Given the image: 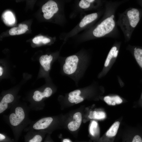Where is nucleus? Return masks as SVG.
<instances>
[{
	"label": "nucleus",
	"instance_id": "nucleus-14",
	"mask_svg": "<svg viewBox=\"0 0 142 142\" xmlns=\"http://www.w3.org/2000/svg\"><path fill=\"white\" fill-rule=\"evenodd\" d=\"M98 17V14L96 13H91L85 16L80 23L79 26L83 27L96 19Z\"/></svg>",
	"mask_w": 142,
	"mask_h": 142
},
{
	"label": "nucleus",
	"instance_id": "nucleus-10",
	"mask_svg": "<svg viewBox=\"0 0 142 142\" xmlns=\"http://www.w3.org/2000/svg\"><path fill=\"white\" fill-rule=\"evenodd\" d=\"M52 90L49 87L46 88L43 92L38 90L35 91L33 93L32 98L36 102H39L45 98L49 97L52 95Z\"/></svg>",
	"mask_w": 142,
	"mask_h": 142
},
{
	"label": "nucleus",
	"instance_id": "nucleus-26",
	"mask_svg": "<svg viewBox=\"0 0 142 142\" xmlns=\"http://www.w3.org/2000/svg\"></svg>",
	"mask_w": 142,
	"mask_h": 142
},
{
	"label": "nucleus",
	"instance_id": "nucleus-18",
	"mask_svg": "<svg viewBox=\"0 0 142 142\" xmlns=\"http://www.w3.org/2000/svg\"><path fill=\"white\" fill-rule=\"evenodd\" d=\"M4 15V21L6 23L9 24H13L15 21L12 13L10 12L5 13Z\"/></svg>",
	"mask_w": 142,
	"mask_h": 142
},
{
	"label": "nucleus",
	"instance_id": "nucleus-24",
	"mask_svg": "<svg viewBox=\"0 0 142 142\" xmlns=\"http://www.w3.org/2000/svg\"><path fill=\"white\" fill-rule=\"evenodd\" d=\"M3 72V69L2 67L0 66V76L2 75Z\"/></svg>",
	"mask_w": 142,
	"mask_h": 142
},
{
	"label": "nucleus",
	"instance_id": "nucleus-13",
	"mask_svg": "<svg viewBox=\"0 0 142 142\" xmlns=\"http://www.w3.org/2000/svg\"><path fill=\"white\" fill-rule=\"evenodd\" d=\"M104 100L107 104L111 105L119 104L123 102L122 99L118 95L107 96L104 97Z\"/></svg>",
	"mask_w": 142,
	"mask_h": 142
},
{
	"label": "nucleus",
	"instance_id": "nucleus-17",
	"mask_svg": "<svg viewBox=\"0 0 142 142\" xmlns=\"http://www.w3.org/2000/svg\"><path fill=\"white\" fill-rule=\"evenodd\" d=\"M105 116V113L103 112L91 111L88 117L90 119H104Z\"/></svg>",
	"mask_w": 142,
	"mask_h": 142
},
{
	"label": "nucleus",
	"instance_id": "nucleus-4",
	"mask_svg": "<svg viewBox=\"0 0 142 142\" xmlns=\"http://www.w3.org/2000/svg\"><path fill=\"white\" fill-rule=\"evenodd\" d=\"M87 64H83L75 55L67 57L63 65L62 69L64 74L77 80L82 76L86 69Z\"/></svg>",
	"mask_w": 142,
	"mask_h": 142
},
{
	"label": "nucleus",
	"instance_id": "nucleus-11",
	"mask_svg": "<svg viewBox=\"0 0 142 142\" xmlns=\"http://www.w3.org/2000/svg\"><path fill=\"white\" fill-rule=\"evenodd\" d=\"M53 59L51 55H48L47 54L41 56L40 58V63L44 70L47 71H49L50 68V63Z\"/></svg>",
	"mask_w": 142,
	"mask_h": 142
},
{
	"label": "nucleus",
	"instance_id": "nucleus-5",
	"mask_svg": "<svg viewBox=\"0 0 142 142\" xmlns=\"http://www.w3.org/2000/svg\"><path fill=\"white\" fill-rule=\"evenodd\" d=\"M120 43H115L110 50L104 62L102 71L98 76L99 78L105 76L109 71L118 56Z\"/></svg>",
	"mask_w": 142,
	"mask_h": 142
},
{
	"label": "nucleus",
	"instance_id": "nucleus-22",
	"mask_svg": "<svg viewBox=\"0 0 142 142\" xmlns=\"http://www.w3.org/2000/svg\"><path fill=\"white\" fill-rule=\"evenodd\" d=\"M132 142H142V139L139 135H136L134 137Z\"/></svg>",
	"mask_w": 142,
	"mask_h": 142
},
{
	"label": "nucleus",
	"instance_id": "nucleus-16",
	"mask_svg": "<svg viewBox=\"0 0 142 142\" xmlns=\"http://www.w3.org/2000/svg\"><path fill=\"white\" fill-rule=\"evenodd\" d=\"M120 123L119 121L115 122L111 125L106 133V135L109 137H112L116 134Z\"/></svg>",
	"mask_w": 142,
	"mask_h": 142
},
{
	"label": "nucleus",
	"instance_id": "nucleus-25",
	"mask_svg": "<svg viewBox=\"0 0 142 142\" xmlns=\"http://www.w3.org/2000/svg\"><path fill=\"white\" fill-rule=\"evenodd\" d=\"M44 142H51L49 141L48 140H46Z\"/></svg>",
	"mask_w": 142,
	"mask_h": 142
},
{
	"label": "nucleus",
	"instance_id": "nucleus-20",
	"mask_svg": "<svg viewBox=\"0 0 142 142\" xmlns=\"http://www.w3.org/2000/svg\"><path fill=\"white\" fill-rule=\"evenodd\" d=\"M98 124L95 121H93L90 127V132L92 135L94 136L95 135V130L97 127Z\"/></svg>",
	"mask_w": 142,
	"mask_h": 142
},
{
	"label": "nucleus",
	"instance_id": "nucleus-8",
	"mask_svg": "<svg viewBox=\"0 0 142 142\" xmlns=\"http://www.w3.org/2000/svg\"><path fill=\"white\" fill-rule=\"evenodd\" d=\"M73 120L68 124V128L70 131H74L77 130L80 127L82 121V117L81 113L77 112L73 115Z\"/></svg>",
	"mask_w": 142,
	"mask_h": 142
},
{
	"label": "nucleus",
	"instance_id": "nucleus-9",
	"mask_svg": "<svg viewBox=\"0 0 142 142\" xmlns=\"http://www.w3.org/2000/svg\"><path fill=\"white\" fill-rule=\"evenodd\" d=\"M14 97L12 94L9 93L3 97L0 102V114H2L10 107V104L14 100Z\"/></svg>",
	"mask_w": 142,
	"mask_h": 142
},
{
	"label": "nucleus",
	"instance_id": "nucleus-3",
	"mask_svg": "<svg viewBox=\"0 0 142 142\" xmlns=\"http://www.w3.org/2000/svg\"><path fill=\"white\" fill-rule=\"evenodd\" d=\"M119 3H109L107 16L93 30V34L94 36L99 38L110 35L115 29V11Z\"/></svg>",
	"mask_w": 142,
	"mask_h": 142
},
{
	"label": "nucleus",
	"instance_id": "nucleus-23",
	"mask_svg": "<svg viewBox=\"0 0 142 142\" xmlns=\"http://www.w3.org/2000/svg\"><path fill=\"white\" fill-rule=\"evenodd\" d=\"M50 41V39L49 38L45 37L43 39L42 43L44 44H46L49 42Z\"/></svg>",
	"mask_w": 142,
	"mask_h": 142
},
{
	"label": "nucleus",
	"instance_id": "nucleus-21",
	"mask_svg": "<svg viewBox=\"0 0 142 142\" xmlns=\"http://www.w3.org/2000/svg\"><path fill=\"white\" fill-rule=\"evenodd\" d=\"M45 37L40 36L34 38L32 40L33 42L36 44H39L42 42L43 39Z\"/></svg>",
	"mask_w": 142,
	"mask_h": 142
},
{
	"label": "nucleus",
	"instance_id": "nucleus-7",
	"mask_svg": "<svg viewBox=\"0 0 142 142\" xmlns=\"http://www.w3.org/2000/svg\"><path fill=\"white\" fill-rule=\"evenodd\" d=\"M46 133L43 131H29L26 135V142H42Z\"/></svg>",
	"mask_w": 142,
	"mask_h": 142
},
{
	"label": "nucleus",
	"instance_id": "nucleus-2",
	"mask_svg": "<svg viewBox=\"0 0 142 142\" xmlns=\"http://www.w3.org/2000/svg\"><path fill=\"white\" fill-rule=\"evenodd\" d=\"M139 11L135 8H130L120 14L116 23L124 35L125 41L130 39L132 33L140 20Z\"/></svg>",
	"mask_w": 142,
	"mask_h": 142
},
{
	"label": "nucleus",
	"instance_id": "nucleus-1",
	"mask_svg": "<svg viewBox=\"0 0 142 142\" xmlns=\"http://www.w3.org/2000/svg\"><path fill=\"white\" fill-rule=\"evenodd\" d=\"M30 109L21 106H14L11 109L9 114L4 117L16 138L18 137L32 121L29 118Z\"/></svg>",
	"mask_w": 142,
	"mask_h": 142
},
{
	"label": "nucleus",
	"instance_id": "nucleus-12",
	"mask_svg": "<svg viewBox=\"0 0 142 142\" xmlns=\"http://www.w3.org/2000/svg\"><path fill=\"white\" fill-rule=\"evenodd\" d=\"M28 26L26 24H19L18 27H14L9 31V34L12 36L19 35L24 33L28 30Z\"/></svg>",
	"mask_w": 142,
	"mask_h": 142
},
{
	"label": "nucleus",
	"instance_id": "nucleus-15",
	"mask_svg": "<svg viewBox=\"0 0 142 142\" xmlns=\"http://www.w3.org/2000/svg\"><path fill=\"white\" fill-rule=\"evenodd\" d=\"M132 47L134 48L131 51L137 63L142 69V48Z\"/></svg>",
	"mask_w": 142,
	"mask_h": 142
},
{
	"label": "nucleus",
	"instance_id": "nucleus-19",
	"mask_svg": "<svg viewBox=\"0 0 142 142\" xmlns=\"http://www.w3.org/2000/svg\"><path fill=\"white\" fill-rule=\"evenodd\" d=\"M90 3L88 0H81L79 2V6L81 8H87L90 6Z\"/></svg>",
	"mask_w": 142,
	"mask_h": 142
},
{
	"label": "nucleus",
	"instance_id": "nucleus-6",
	"mask_svg": "<svg viewBox=\"0 0 142 142\" xmlns=\"http://www.w3.org/2000/svg\"><path fill=\"white\" fill-rule=\"evenodd\" d=\"M42 10L44 13L43 16L46 19L51 18L58 10L57 3L52 0H49L42 6Z\"/></svg>",
	"mask_w": 142,
	"mask_h": 142
}]
</instances>
